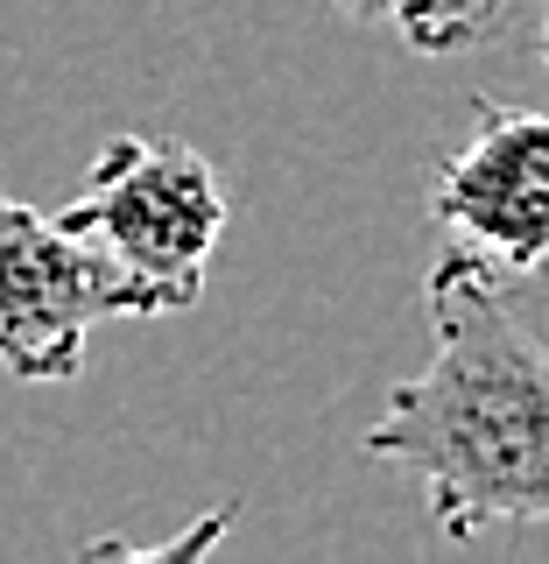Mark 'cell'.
<instances>
[{"label": "cell", "mask_w": 549, "mask_h": 564, "mask_svg": "<svg viewBox=\"0 0 549 564\" xmlns=\"http://www.w3.org/2000/svg\"><path fill=\"white\" fill-rule=\"evenodd\" d=\"M422 317L430 367L387 388L360 452L409 473L451 543L549 522V339L465 247L430 269Z\"/></svg>", "instance_id": "cell-1"}, {"label": "cell", "mask_w": 549, "mask_h": 564, "mask_svg": "<svg viewBox=\"0 0 549 564\" xmlns=\"http://www.w3.org/2000/svg\"><path fill=\"white\" fill-rule=\"evenodd\" d=\"M57 219L106 247L134 282H149L163 311H190L205 296L211 247L226 234V191L190 141L113 134Z\"/></svg>", "instance_id": "cell-2"}, {"label": "cell", "mask_w": 549, "mask_h": 564, "mask_svg": "<svg viewBox=\"0 0 549 564\" xmlns=\"http://www.w3.org/2000/svg\"><path fill=\"white\" fill-rule=\"evenodd\" d=\"M113 317H163V296L57 212L0 191V367L14 381H78L85 339Z\"/></svg>", "instance_id": "cell-3"}, {"label": "cell", "mask_w": 549, "mask_h": 564, "mask_svg": "<svg viewBox=\"0 0 549 564\" xmlns=\"http://www.w3.org/2000/svg\"><path fill=\"white\" fill-rule=\"evenodd\" d=\"M430 219L501 282L549 275V113L472 99L465 141L437 163Z\"/></svg>", "instance_id": "cell-4"}, {"label": "cell", "mask_w": 549, "mask_h": 564, "mask_svg": "<svg viewBox=\"0 0 549 564\" xmlns=\"http://www.w3.org/2000/svg\"><path fill=\"white\" fill-rule=\"evenodd\" d=\"M507 8H515V0H402L387 22L409 35L422 57H451V50H465V43H480V35L501 29Z\"/></svg>", "instance_id": "cell-5"}, {"label": "cell", "mask_w": 549, "mask_h": 564, "mask_svg": "<svg viewBox=\"0 0 549 564\" xmlns=\"http://www.w3.org/2000/svg\"><path fill=\"white\" fill-rule=\"evenodd\" d=\"M233 516H240V508H233V501H219V508H211L205 522H190L184 536H169V543H92V551H85V557H128V564H169V557H205L211 543H219L226 529H233Z\"/></svg>", "instance_id": "cell-6"}, {"label": "cell", "mask_w": 549, "mask_h": 564, "mask_svg": "<svg viewBox=\"0 0 549 564\" xmlns=\"http://www.w3.org/2000/svg\"><path fill=\"white\" fill-rule=\"evenodd\" d=\"M331 8H345V14H395L402 0H331Z\"/></svg>", "instance_id": "cell-7"}, {"label": "cell", "mask_w": 549, "mask_h": 564, "mask_svg": "<svg viewBox=\"0 0 549 564\" xmlns=\"http://www.w3.org/2000/svg\"><path fill=\"white\" fill-rule=\"evenodd\" d=\"M542 64H549V0H542Z\"/></svg>", "instance_id": "cell-8"}]
</instances>
